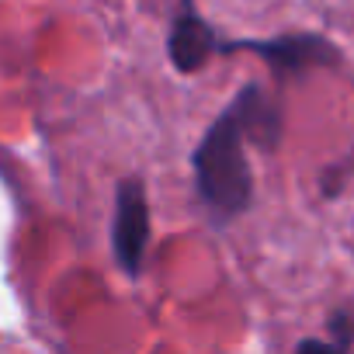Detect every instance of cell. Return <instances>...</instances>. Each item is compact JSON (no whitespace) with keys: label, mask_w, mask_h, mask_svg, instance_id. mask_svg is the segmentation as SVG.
I'll use <instances>...</instances> for the list:
<instances>
[{"label":"cell","mask_w":354,"mask_h":354,"mask_svg":"<svg viewBox=\"0 0 354 354\" xmlns=\"http://www.w3.org/2000/svg\"><path fill=\"white\" fill-rule=\"evenodd\" d=\"M247 139L261 153H274L281 142V104L257 80H247L230 97V104L212 118L192 149L195 195L212 226H230L254 205V167L247 156Z\"/></svg>","instance_id":"1"},{"label":"cell","mask_w":354,"mask_h":354,"mask_svg":"<svg viewBox=\"0 0 354 354\" xmlns=\"http://www.w3.org/2000/svg\"><path fill=\"white\" fill-rule=\"evenodd\" d=\"M230 53L257 56L281 80H295L313 70H333L344 63L340 49L326 35H316V32H288V35H271V39H226L223 56Z\"/></svg>","instance_id":"2"},{"label":"cell","mask_w":354,"mask_h":354,"mask_svg":"<svg viewBox=\"0 0 354 354\" xmlns=\"http://www.w3.org/2000/svg\"><path fill=\"white\" fill-rule=\"evenodd\" d=\"M149 195L142 177H122L111 202V257L125 278H139L149 250Z\"/></svg>","instance_id":"3"},{"label":"cell","mask_w":354,"mask_h":354,"mask_svg":"<svg viewBox=\"0 0 354 354\" xmlns=\"http://www.w3.org/2000/svg\"><path fill=\"white\" fill-rule=\"evenodd\" d=\"M219 32L198 15L195 0H174L170 32H167V59L177 73H198L212 56L223 53Z\"/></svg>","instance_id":"4"},{"label":"cell","mask_w":354,"mask_h":354,"mask_svg":"<svg viewBox=\"0 0 354 354\" xmlns=\"http://www.w3.org/2000/svg\"><path fill=\"white\" fill-rule=\"evenodd\" d=\"M295 354H347V344L340 340H323V337H302L295 344Z\"/></svg>","instance_id":"5"},{"label":"cell","mask_w":354,"mask_h":354,"mask_svg":"<svg viewBox=\"0 0 354 354\" xmlns=\"http://www.w3.org/2000/svg\"><path fill=\"white\" fill-rule=\"evenodd\" d=\"M330 333H333V340L351 344L354 340V309H337L330 316Z\"/></svg>","instance_id":"6"}]
</instances>
